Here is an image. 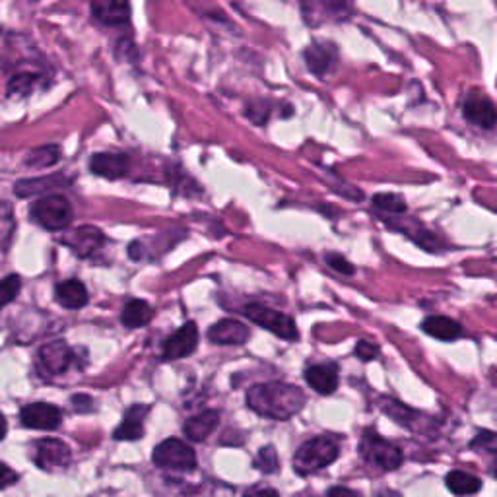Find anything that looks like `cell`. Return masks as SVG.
I'll return each mask as SVG.
<instances>
[{
    "label": "cell",
    "instance_id": "74e56055",
    "mask_svg": "<svg viewBox=\"0 0 497 497\" xmlns=\"http://www.w3.org/2000/svg\"><path fill=\"white\" fill-rule=\"evenodd\" d=\"M329 493H353V492L348 488H332V490H329Z\"/></svg>",
    "mask_w": 497,
    "mask_h": 497
},
{
    "label": "cell",
    "instance_id": "8fae6325",
    "mask_svg": "<svg viewBox=\"0 0 497 497\" xmlns=\"http://www.w3.org/2000/svg\"><path fill=\"white\" fill-rule=\"evenodd\" d=\"M104 231L94 226H80L63 237L65 245L73 249L74 255H78L80 259H88L94 255V252H97L101 245H104Z\"/></svg>",
    "mask_w": 497,
    "mask_h": 497
},
{
    "label": "cell",
    "instance_id": "e0dca14e",
    "mask_svg": "<svg viewBox=\"0 0 497 497\" xmlns=\"http://www.w3.org/2000/svg\"><path fill=\"white\" fill-rule=\"evenodd\" d=\"M338 60V50L332 43H313L306 49V63L313 74L324 78L330 74Z\"/></svg>",
    "mask_w": 497,
    "mask_h": 497
},
{
    "label": "cell",
    "instance_id": "d590c367",
    "mask_svg": "<svg viewBox=\"0 0 497 497\" xmlns=\"http://www.w3.org/2000/svg\"><path fill=\"white\" fill-rule=\"evenodd\" d=\"M73 404H74V410L88 412V410H91V404H94V400L86 397V394H76V397H73Z\"/></svg>",
    "mask_w": 497,
    "mask_h": 497
},
{
    "label": "cell",
    "instance_id": "484cf974",
    "mask_svg": "<svg viewBox=\"0 0 497 497\" xmlns=\"http://www.w3.org/2000/svg\"><path fill=\"white\" fill-rule=\"evenodd\" d=\"M39 80H42V76L35 74V73H18L16 76L10 78L8 96L10 97H26V96H29L37 88Z\"/></svg>",
    "mask_w": 497,
    "mask_h": 497
},
{
    "label": "cell",
    "instance_id": "f1b7e54d",
    "mask_svg": "<svg viewBox=\"0 0 497 497\" xmlns=\"http://www.w3.org/2000/svg\"><path fill=\"white\" fill-rule=\"evenodd\" d=\"M57 182V177H45V179H26V181H18L16 182V195L18 197H32L37 195V192L47 190V185H53Z\"/></svg>",
    "mask_w": 497,
    "mask_h": 497
},
{
    "label": "cell",
    "instance_id": "30bf717a",
    "mask_svg": "<svg viewBox=\"0 0 497 497\" xmlns=\"http://www.w3.org/2000/svg\"><path fill=\"white\" fill-rule=\"evenodd\" d=\"M74 350L68 346L63 340L47 342L39 350V365L49 373V375H63L66 373L74 363Z\"/></svg>",
    "mask_w": 497,
    "mask_h": 497
},
{
    "label": "cell",
    "instance_id": "603a6c76",
    "mask_svg": "<svg viewBox=\"0 0 497 497\" xmlns=\"http://www.w3.org/2000/svg\"><path fill=\"white\" fill-rule=\"evenodd\" d=\"M151 317H154V311H151L150 303L144 299H130L123 311H120V322L127 329L144 327V324L151 321Z\"/></svg>",
    "mask_w": 497,
    "mask_h": 497
},
{
    "label": "cell",
    "instance_id": "1f68e13d",
    "mask_svg": "<svg viewBox=\"0 0 497 497\" xmlns=\"http://www.w3.org/2000/svg\"><path fill=\"white\" fill-rule=\"evenodd\" d=\"M324 260H327V265L332 270H337L340 274H348V276L350 274H353V267L350 265V260L338 255V252H327V255H324Z\"/></svg>",
    "mask_w": 497,
    "mask_h": 497
},
{
    "label": "cell",
    "instance_id": "ac0fdd59",
    "mask_svg": "<svg viewBox=\"0 0 497 497\" xmlns=\"http://www.w3.org/2000/svg\"><path fill=\"white\" fill-rule=\"evenodd\" d=\"M306 381L319 394H332L338 389V368L334 363H319L306 369Z\"/></svg>",
    "mask_w": 497,
    "mask_h": 497
},
{
    "label": "cell",
    "instance_id": "44dd1931",
    "mask_svg": "<svg viewBox=\"0 0 497 497\" xmlns=\"http://www.w3.org/2000/svg\"><path fill=\"white\" fill-rule=\"evenodd\" d=\"M218 422H220L218 410L200 412L185 422V425H182V433H185L190 441L200 443V441L208 439V435L216 430Z\"/></svg>",
    "mask_w": 497,
    "mask_h": 497
},
{
    "label": "cell",
    "instance_id": "2e32d148",
    "mask_svg": "<svg viewBox=\"0 0 497 497\" xmlns=\"http://www.w3.org/2000/svg\"><path fill=\"white\" fill-rule=\"evenodd\" d=\"M130 159L127 154H113V151H101L89 159V171L97 177L120 179L128 174Z\"/></svg>",
    "mask_w": 497,
    "mask_h": 497
},
{
    "label": "cell",
    "instance_id": "9c48e42d",
    "mask_svg": "<svg viewBox=\"0 0 497 497\" xmlns=\"http://www.w3.org/2000/svg\"><path fill=\"white\" fill-rule=\"evenodd\" d=\"M197 346H198V329L195 322L189 321L164 342L161 353H164V360L175 361L190 356V353L197 350Z\"/></svg>",
    "mask_w": 497,
    "mask_h": 497
},
{
    "label": "cell",
    "instance_id": "4fadbf2b",
    "mask_svg": "<svg viewBox=\"0 0 497 497\" xmlns=\"http://www.w3.org/2000/svg\"><path fill=\"white\" fill-rule=\"evenodd\" d=\"M89 6L91 16H94L96 22L109 27L127 26L130 19L128 0H91Z\"/></svg>",
    "mask_w": 497,
    "mask_h": 497
},
{
    "label": "cell",
    "instance_id": "3957f363",
    "mask_svg": "<svg viewBox=\"0 0 497 497\" xmlns=\"http://www.w3.org/2000/svg\"><path fill=\"white\" fill-rule=\"evenodd\" d=\"M360 453L365 462L383 472L397 470L402 464V451L394 443L383 439L373 430H365V433L361 435Z\"/></svg>",
    "mask_w": 497,
    "mask_h": 497
},
{
    "label": "cell",
    "instance_id": "6da1fadb",
    "mask_svg": "<svg viewBox=\"0 0 497 497\" xmlns=\"http://www.w3.org/2000/svg\"><path fill=\"white\" fill-rule=\"evenodd\" d=\"M306 392L288 383L272 381L251 387L247 392V407L270 420L286 422L306 407Z\"/></svg>",
    "mask_w": 497,
    "mask_h": 497
},
{
    "label": "cell",
    "instance_id": "cb8c5ba5",
    "mask_svg": "<svg viewBox=\"0 0 497 497\" xmlns=\"http://www.w3.org/2000/svg\"><path fill=\"white\" fill-rule=\"evenodd\" d=\"M445 485L454 495H474L482 490V480L474 474L453 470L445 476Z\"/></svg>",
    "mask_w": 497,
    "mask_h": 497
},
{
    "label": "cell",
    "instance_id": "7402d4cb",
    "mask_svg": "<svg viewBox=\"0 0 497 497\" xmlns=\"http://www.w3.org/2000/svg\"><path fill=\"white\" fill-rule=\"evenodd\" d=\"M422 330L425 334H430V337L443 340V342H451V340L462 337L461 324L449 317H441V315H433V317L425 319L422 322Z\"/></svg>",
    "mask_w": 497,
    "mask_h": 497
},
{
    "label": "cell",
    "instance_id": "5bb4252c",
    "mask_svg": "<svg viewBox=\"0 0 497 497\" xmlns=\"http://www.w3.org/2000/svg\"><path fill=\"white\" fill-rule=\"evenodd\" d=\"M303 14L309 16V22L317 19H344L352 14L350 0H301Z\"/></svg>",
    "mask_w": 497,
    "mask_h": 497
},
{
    "label": "cell",
    "instance_id": "d6986e66",
    "mask_svg": "<svg viewBox=\"0 0 497 497\" xmlns=\"http://www.w3.org/2000/svg\"><path fill=\"white\" fill-rule=\"evenodd\" d=\"M148 412H150V408L142 407V404H135V407H130L125 414L123 423H120L119 428L115 430L113 438L117 441H138V439H142V435H144V418H146Z\"/></svg>",
    "mask_w": 497,
    "mask_h": 497
},
{
    "label": "cell",
    "instance_id": "836d02e7",
    "mask_svg": "<svg viewBox=\"0 0 497 497\" xmlns=\"http://www.w3.org/2000/svg\"><path fill=\"white\" fill-rule=\"evenodd\" d=\"M353 352H356V356L361 361H373V360H377V356H379V346H375V344H371L368 340H360L356 350H353Z\"/></svg>",
    "mask_w": 497,
    "mask_h": 497
},
{
    "label": "cell",
    "instance_id": "e575fe53",
    "mask_svg": "<svg viewBox=\"0 0 497 497\" xmlns=\"http://www.w3.org/2000/svg\"><path fill=\"white\" fill-rule=\"evenodd\" d=\"M18 482V474L10 469L8 464L0 462V490L8 488V485H14Z\"/></svg>",
    "mask_w": 497,
    "mask_h": 497
},
{
    "label": "cell",
    "instance_id": "9a60e30c",
    "mask_svg": "<svg viewBox=\"0 0 497 497\" xmlns=\"http://www.w3.org/2000/svg\"><path fill=\"white\" fill-rule=\"evenodd\" d=\"M249 337L251 332L245 324L233 319H221L208 330V340L218 346H239V344H245Z\"/></svg>",
    "mask_w": 497,
    "mask_h": 497
},
{
    "label": "cell",
    "instance_id": "7a4b0ae2",
    "mask_svg": "<svg viewBox=\"0 0 497 497\" xmlns=\"http://www.w3.org/2000/svg\"><path fill=\"white\" fill-rule=\"evenodd\" d=\"M340 454V441L334 435H317L307 439L293 454V470L299 476L315 474L327 469Z\"/></svg>",
    "mask_w": 497,
    "mask_h": 497
},
{
    "label": "cell",
    "instance_id": "f546056e",
    "mask_svg": "<svg viewBox=\"0 0 497 497\" xmlns=\"http://www.w3.org/2000/svg\"><path fill=\"white\" fill-rule=\"evenodd\" d=\"M373 206L381 212H387V214H402V212H407V202L397 195H389V192L375 197Z\"/></svg>",
    "mask_w": 497,
    "mask_h": 497
},
{
    "label": "cell",
    "instance_id": "4dcf8cb0",
    "mask_svg": "<svg viewBox=\"0 0 497 497\" xmlns=\"http://www.w3.org/2000/svg\"><path fill=\"white\" fill-rule=\"evenodd\" d=\"M255 469L262 474H274L278 470V454L272 445H267L255 456Z\"/></svg>",
    "mask_w": 497,
    "mask_h": 497
},
{
    "label": "cell",
    "instance_id": "277c9868",
    "mask_svg": "<svg viewBox=\"0 0 497 497\" xmlns=\"http://www.w3.org/2000/svg\"><path fill=\"white\" fill-rule=\"evenodd\" d=\"M32 218L49 231H63L73 221V206L63 195H47L34 202Z\"/></svg>",
    "mask_w": 497,
    "mask_h": 497
},
{
    "label": "cell",
    "instance_id": "7c38bea8",
    "mask_svg": "<svg viewBox=\"0 0 497 497\" xmlns=\"http://www.w3.org/2000/svg\"><path fill=\"white\" fill-rule=\"evenodd\" d=\"M462 115L469 123L480 128L492 130L495 127V107L492 99L485 97L484 94H478V91H470L466 96L462 104Z\"/></svg>",
    "mask_w": 497,
    "mask_h": 497
},
{
    "label": "cell",
    "instance_id": "d6a6232c",
    "mask_svg": "<svg viewBox=\"0 0 497 497\" xmlns=\"http://www.w3.org/2000/svg\"><path fill=\"white\" fill-rule=\"evenodd\" d=\"M472 449H482L485 453H495V435L493 431H478L474 441Z\"/></svg>",
    "mask_w": 497,
    "mask_h": 497
},
{
    "label": "cell",
    "instance_id": "d4e9b609",
    "mask_svg": "<svg viewBox=\"0 0 497 497\" xmlns=\"http://www.w3.org/2000/svg\"><path fill=\"white\" fill-rule=\"evenodd\" d=\"M58 159H60V148L49 144V146H42V148H35L29 151L26 158V166L34 167V169H45V167L55 166Z\"/></svg>",
    "mask_w": 497,
    "mask_h": 497
},
{
    "label": "cell",
    "instance_id": "83f0119b",
    "mask_svg": "<svg viewBox=\"0 0 497 497\" xmlns=\"http://www.w3.org/2000/svg\"><path fill=\"white\" fill-rule=\"evenodd\" d=\"M19 290H22V280L18 274H10V276L0 280V311L18 298Z\"/></svg>",
    "mask_w": 497,
    "mask_h": 497
},
{
    "label": "cell",
    "instance_id": "ffe728a7",
    "mask_svg": "<svg viewBox=\"0 0 497 497\" xmlns=\"http://www.w3.org/2000/svg\"><path fill=\"white\" fill-rule=\"evenodd\" d=\"M55 298L58 301V306H63L65 309L76 311L82 309L88 303V290L80 280H65L57 283L55 288Z\"/></svg>",
    "mask_w": 497,
    "mask_h": 497
},
{
    "label": "cell",
    "instance_id": "8992f818",
    "mask_svg": "<svg viewBox=\"0 0 497 497\" xmlns=\"http://www.w3.org/2000/svg\"><path fill=\"white\" fill-rule=\"evenodd\" d=\"M151 461L164 470L190 472L197 469V454L190 445L181 439L161 441L151 454Z\"/></svg>",
    "mask_w": 497,
    "mask_h": 497
},
{
    "label": "cell",
    "instance_id": "52a82bcc",
    "mask_svg": "<svg viewBox=\"0 0 497 497\" xmlns=\"http://www.w3.org/2000/svg\"><path fill=\"white\" fill-rule=\"evenodd\" d=\"M70 461H73V453L60 439L47 438L35 445V464L45 472L65 470Z\"/></svg>",
    "mask_w": 497,
    "mask_h": 497
},
{
    "label": "cell",
    "instance_id": "8d00e7d4",
    "mask_svg": "<svg viewBox=\"0 0 497 497\" xmlns=\"http://www.w3.org/2000/svg\"><path fill=\"white\" fill-rule=\"evenodd\" d=\"M6 431H8V423H6V418L3 415V412H0V441L4 439Z\"/></svg>",
    "mask_w": 497,
    "mask_h": 497
},
{
    "label": "cell",
    "instance_id": "4316f807",
    "mask_svg": "<svg viewBox=\"0 0 497 497\" xmlns=\"http://www.w3.org/2000/svg\"><path fill=\"white\" fill-rule=\"evenodd\" d=\"M14 228H16V220H14L12 205L0 200V249H6L10 245Z\"/></svg>",
    "mask_w": 497,
    "mask_h": 497
},
{
    "label": "cell",
    "instance_id": "5b68a950",
    "mask_svg": "<svg viewBox=\"0 0 497 497\" xmlns=\"http://www.w3.org/2000/svg\"><path fill=\"white\" fill-rule=\"evenodd\" d=\"M243 315L255 324H259L260 329L276 334V337H280L283 340L293 342L299 337L296 321H293L290 315H286V313L274 311L267 306H262V303H251V306L243 309Z\"/></svg>",
    "mask_w": 497,
    "mask_h": 497
},
{
    "label": "cell",
    "instance_id": "ba28073f",
    "mask_svg": "<svg viewBox=\"0 0 497 497\" xmlns=\"http://www.w3.org/2000/svg\"><path fill=\"white\" fill-rule=\"evenodd\" d=\"M63 414L49 402H32L19 410V422L29 430H42V431H53L60 425Z\"/></svg>",
    "mask_w": 497,
    "mask_h": 497
}]
</instances>
